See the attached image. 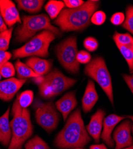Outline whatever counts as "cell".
I'll list each match as a JSON object with an SVG mask.
<instances>
[{
  "mask_svg": "<svg viewBox=\"0 0 133 149\" xmlns=\"http://www.w3.org/2000/svg\"><path fill=\"white\" fill-rule=\"evenodd\" d=\"M91 140L81 111L77 109L69 116L64 127L56 136L54 143L60 149H73L84 147Z\"/></svg>",
  "mask_w": 133,
  "mask_h": 149,
  "instance_id": "obj_1",
  "label": "cell"
},
{
  "mask_svg": "<svg viewBox=\"0 0 133 149\" xmlns=\"http://www.w3.org/2000/svg\"><path fill=\"white\" fill-rule=\"evenodd\" d=\"M99 5L100 1L91 0L78 8L64 9L53 23L64 32L82 31L89 25L91 17Z\"/></svg>",
  "mask_w": 133,
  "mask_h": 149,
  "instance_id": "obj_2",
  "label": "cell"
},
{
  "mask_svg": "<svg viewBox=\"0 0 133 149\" xmlns=\"http://www.w3.org/2000/svg\"><path fill=\"white\" fill-rule=\"evenodd\" d=\"M12 115L13 118L10 122L12 137L8 149H22L33 134L30 113L27 109L19 105L16 98L12 107Z\"/></svg>",
  "mask_w": 133,
  "mask_h": 149,
  "instance_id": "obj_3",
  "label": "cell"
},
{
  "mask_svg": "<svg viewBox=\"0 0 133 149\" xmlns=\"http://www.w3.org/2000/svg\"><path fill=\"white\" fill-rule=\"evenodd\" d=\"M39 86V93L45 99L54 97L74 85L76 80L65 77L57 69L44 76L33 78Z\"/></svg>",
  "mask_w": 133,
  "mask_h": 149,
  "instance_id": "obj_4",
  "label": "cell"
},
{
  "mask_svg": "<svg viewBox=\"0 0 133 149\" xmlns=\"http://www.w3.org/2000/svg\"><path fill=\"white\" fill-rule=\"evenodd\" d=\"M23 23L16 30V39L19 42L26 41L40 31H49L55 35L60 36L61 32L52 26L49 17L44 14L34 16H24Z\"/></svg>",
  "mask_w": 133,
  "mask_h": 149,
  "instance_id": "obj_5",
  "label": "cell"
},
{
  "mask_svg": "<svg viewBox=\"0 0 133 149\" xmlns=\"http://www.w3.org/2000/svg\"><path fill=\"white\" fill-rule=\"evenodd\" d=\"M55 39V35L49 31H43L22 47L13 52V58H22L29 56H40L49 55V47Z\"/></svg>",
  "mask_w": 133,
  "mask_h": 149,
  "instance_id": "obj_6",
  "label": "cell"
},
{
  "mask_svg": "<svg viewBox=\"0 0 133 149\" xmlns=\"http://www.w3.org/2000/svg\"><path fill=\"white\" fill-rule=\"evenodd\" d=\"M84 73L99 84L113 106L112 78L103 58L96 57L92 59L84 68Z\"/></svg>",
  "mask_w": 133,
  "mask_h": 149,
  "instance_id": "obj_7",
  "label": "cell"
},
{
  "mask_svg": "<svg viewBox=\"0 0 133 149\" xmlns=\"http://www.w3.org/2000/svg\"><path fill=\"white\" fill-rule=\"evenodd\" d=\"M56 52L59 61L66 70L72 73L79 72L80 63L76 58L78 50L76 36H70L59 44Z\"/></svg>",
  "mask_w": 133,
  "mask_h": 149,
  "instance_id": "obj_8",
  "label": "cell"
},
{
  "mask_svg": "<svg viewBox=\"0 0 133 149\" xmlns=\"http://www.w3.org/2000/svg\"><path fill=\"white\" fill-rule=\"evenodd\" d=\"M35 119L39 125L46 132L53 131L57 127L59 115L52 102L43 103L36 100L34 104Z\"/></svg>",
  "mask_w": 133,
  "mask_h": 149,
  "instance_id": "obj_9",
  "label": "cell"
},
{
  "mask_svg": "<svg viewBox=\"0 0 133 149\" xmlns=\"http://www.w3.org/2000/svg\"><path fill=\"white\" fill-rule=\"evenodd\" d=\"M132 123L129 120H125L116 128L113 134V140L115 142V149H122L133 144V139L131 132Z\"/></svg>",
  "mask_w": 133,
  "mask_h": 149,
  "instance_id": "obj_10",
  "label": "cell"
},
{
  "mask_svg": "<svg viewBox=\"0 0 133 149\" xmlns=\"http://www.w3.org/2000/svg\"><path fill=\"white\" fill-rule=\"evenodd\" d=\"M26 81L11 78L0 81V99L5 102L11 100Z\"/></svg>",
  "mask_w": 133,
  "mask_h": 149,
  "instance_id": "obj_11",
  "label": "cell"
},
{
  "mask_svg": "<svg viewBox=\"0 0 133 149\" xmlns=\"http://www.w3.org/2000/svg\"><path fill=\"white\" fill-rule=\"evenodd\" d=\"M0 13L6 25L9 27L18 22L22 23L16 7L10 0H0Z\"/></svg>",
  "mask_w": 133,
  "mask_h": 149,
  "instance_id": "obj_12",
  "label": "cell"
},
{
  "mask_svg": "<svg viewBox=\"0 0 133 149\" xmlns=\"http://www.w3.org/2000/svg\"><path fill=\"white\" fill-rule=\"evenodd\" d=\"M127 116H121L112 114L107 116L103 120V130L101 134V138L110 148L114 146V141L112 137V132L118 124Z\"/></svg>",
  "mask_w": 133,
  "mask_h": 149,
  "instance_id": "obj_13",
  "label": "cell"
},
{
  "mask_svg": "<svg viewBox=\"0 0 133 149\" xmlns=\"http://www.w3.org/2000/svg\"><path fill=\"white\" fill-rule=\"evenodd\" d=\"M105 115L106 112L103 110L98 109L92 116L89 123L87 126V130L89 135L92 136L96 143L100 141Z\"/></svg>",
  "mask_w": 133,
  "mask_h": 149,
  "instance_id": "obj_14",
  "label": "cell"
},
{
  "mask_svg": "<svg viewBox=\"0 0 133 149\" xmlns=\"http://www.w3.org/2000/svg\"><path fill=\"white\" fill-rule=\"evenodd\" d=\"M77 104V101L74 91L65 94L55 103L56 109L61 113L65 121L71 111L76 107Z\"/></svg>",
  "mask_w": 133,
  "mask_h": 149,
  "instance_id": "obj_15",
  "label": "cell"
},
{
  "mask_svg": "<svg viewBox=\"0 0 133 149\" xmlns=\"http://www.w3.org/2000/svg\"><path fill=\"white\" fill-rule=\"evenodd\" d=\"M99 100V95L96 93L94 82L89 79L82 98V109L84 112L88 113L90 111L96 102Z\"/></svg>",
  "mask_w": 133,
  "mask_h": 149,
  "instance_id": "obj_16",
  "label": "cell"
},
{
  "mask_svg": "<svg viewBox=\"0 0 133 149\" xmlns=\"http://www.w3.org/2000/svg\"><path fill=\"white\" fill-rule=\"evenodd\" d=\"M26 65L39 76H44L51 70L52 61L33 57L26 61Z\"/></svg>",
  "mask_w": 133,
  "mask_h": 149,
  "instance_id": "obj_17",
  "label": "cell"
},
{
  "mask_svg": "<svg viewBox=\"0 0 133 149\" xmlns=\"http://www.w3.org/2000/svg\"><path fill=\"white\" fill-rule=\"evenodd\" d=\"M10 107L0 117V143L5 146L10 144L12 137V131L8 119Z\"/></svg>",
  "mask_w": 133,
  "mask_h": 149,
  "instance_id": "obj_18",
  "label": "cell"
},
{
  "mask_svg": "<svg viewBox=\"0 0 133 149\" xmlns=\"http://www.w3.org/2000/svg\"><path fill=\"white\" fill-rule=\"evenodd\" d=\"M16 1L20 9L31 13H38L45 2L42 0H19Z\"/></svg>",
  "mask_w": 133,
  "mask_h": 149,
  "instance_id": "obj_19",
  "label": "cell"
},
{
  "mask_svg": "<svg viewBox=\"0 0 133 149\" xmlns=\"http://www.w3.org/2000/svg\"><path fill=\"white\" fill-rule=\"evenodd\" d=\"M15 69L17 72L18 77L20 79H26L29 78H34L40 77L26 64L23 63L20 60H18L15 63Z\"/></svg>",
  "mask_w": 133,
  "mask_h": 149,
  "instance_id": "obj_20",
  "label": "cell"
},
{
  "mask_svg": "<svg viewBox=\"0 0 133 149\" xmlns=\"http://www.w3.org/2000/svg\"><path fill=\"white\" fill-rule=\"evenodd\" d=\"M65 4L63 1L51 0L46 4L44 8L51 19H54L59 16Z\"/></svg>",
  "mask_w": 133,
  "mask_h": 149,
  "instance_id": "obj_21",
  "label": "cell"
},
{
  "mask_svg": "<svg viewBox=\"0 0 133 149\" xmlns=\"http://www.w3.org/2000/svg\"><path fill=\"white\" fill-rule=\"evenodd\" d=\"M119 52L127 61L130 72L133 71V46L116 45Z\"/></svg>",
  "mask_w": 133,
  "mask_h": 149,
  "instance_id": "obj_22",
  "label": "cell"
},
{
  "mask_svg": "<svg viewBox=\"0 0 133 149\" xmlns=\"http://www.w3.org/2000/svg\"><path fill=\"white\" fill-rule=\"evenodd\" d=\"M113 39L116 45L133 46V37L128 33H120L115 32Z\"/></svg>",
  "mask_w": 133,
  "mask_h": 149,
  "instance_id": "obj_23",
  "label": "cell"
},
{
  "mask_svg": "<svg viewBox=\"0 0 133 149\" xmlns=\"http://www.w3.org/2000/svg\"><path fill=\"white\" fill-rule=\"evenodd\" d=\"M25 149H50L48 144L39 136H35L25 145Z\"/></svg>",
  "mask_w": 133,
  "mask_h": 149,
  "instance_id": "obj_24",
  "label": "cell"
},
{
  "mask_svg": "<svg viewBox=\"0 0 133 149\" xmlns=\"http://www.w3.org/2000/svg\"><path fill=\"white\" fill-rule=\"evenodd\" d=\"M34 93L31 90H26L22 92L19 95H18L17 99L19 105L24 109L27 107L33 102Z\"/></svg>",
  "mask_w": 133,
  "mask_h": 149,
  "instance_id": "obj_25",
  "label": "cell"
},
{
  "mask_svg": "<svg viewBox=\"0 0 133 149\" xmlns=\"http://www.w3.org/2000/svg\"><path fill=\"white\" fill-rule=\"evenodd\" d=\"M13 28H11L5 31L0 32V51L8 49Z\"/></svg>",
  "mask_w": 133,
  "mask_h": 149,
  "instance_id": "obj_26",
  "label": "cell"
},
{
  "mask_svg": "<svg viewBox=\"0 0 133 149\" xmlns=\"http://www.w3.org/2000/svg\"><path fill=\"white\" fill-rule=\"evenodd\" d=\"M122 28L133 35V6L129 5L126 10V19L122 24Z\"/></svg>",
  "mask_w": 133,
  "mask_h": 149,
  "instance_id": "obj_27",
  "label": "cell"
},
{
  "mask_svg": "<svg viewBox=\"0 0 133 149\" xmlns=\"http://www.w3.org/2000/svg\"><path fill=\"white\" fill-rule=\"evenodd\" d=\"M16 73L15 68L11 63L8 61L0 69V74L2 77L5 78H12Z\"/></svg>",
  "mask_w": 133,
  "mask_h": 149,
  "instance_id": "obj_28",
  "label": "cell"
},
{
  "mask_svg": "<svg viewBox=\"0 0 133 149\" xmlns=\"http://www.w3.org/2000/svg\"><path fill=\"white\" fill-rule=\"evenodd\" d=\"M106 20V15L103 11H96L92 15L91 22L96 26L102 25Z\"/></svg>",
  "mask_w": 133,
  "mask_h": 149,
  "instance_id": "obj_29",
  "label": "cell"
},
{
  "mask_svg": "<svg viewBox=\"0 0 133 149\" xmlns=\"http://www.w3.org/2000/svg\"><path fill=\"white\" fill-rule=\"evenodd\" d=\"M83 45L87 50L91 52H95L99 47V42L94 37H88L83 41Z\"/></svg>",
  "mask_w": 133,
  "mask_h": 149,
  "instance_id": "obj_30",
  "label": "cell"
},
{
  "mask_svg": "<svg viewBox=\"0 0 133 149\" xmlns=\"http://www.w3.org/2000/svg\"><path fill=\"white\" fill-rule=\"evenodd\" d=\"M77 60L81 64H88L91 61V56L87 51L81 50L77 54Z\"/></svg>",
  "mask_w": 133,
  "mask_h": 149,
  "instance_id": "obj_31",
  "label": "cell"
},
{
  "mask_svg": "<svg viewBox=\"0 0 133 149\" xmlns=\"http://www.w3.org/2000/svg\"><path fill=\"white\" fill-rule=\"evenodd\" d=\"M125 19L124 14L122 12H118L113 14L110 19L111 23L115 26H119L124 23Z\"/></svg>",
  "mask_w": 133,
  "mask_h": 149,
  "instance_id": "obj_32",
  "label": "cell"
},
{
  "mask_svg": "<svg viewBox=\"0 0 133 149\" xmlns=\"http://www.w3.org/2000/svg\"><path fill=\"white\" fill-rule=\"evenodd\" d=\"M67 7L70 9H74L82 6L84 3L82 0H65L63 1Z\"/></svg>",
  "mask_w": 133,
  "mask_h": 149,
  "instance_id": "obj_33",
  "label": "cell"
},
{
  "mask_svg": "<svg viewBox=\"0 0 133 149\" xmlns=\"http://www.w3.org/2000/svg\"><path fill=\"white\" fill-rule=\"evenodd\" d=\"M12 54L6 51H0V69L11 57Z\"/></svg>",
  "mask_w": 133,
  "mask_h": 149,
  "instance_id": "obj_34",
  "label": "cell"
},
{
  "mask_svg": "<svg viewBox=\"0 0 133 149\" xmlns=\"http://www.w3.org/2000/svg\"><path fill=\"white\" fill-rule=\"evenodd\" d=\"M123 78L125 81L126 82L129 88L133 94V74L132 75H128V74H123Z\"/></svg>",
  "mask_w": 133,
  "mask_h": 149,
  "instance_id": "obj_35",
  "label": "cell"
},
{
  "mask_svg": "<svg viewBox=\"0 0 133 149\" xmlns=\"http://www.w3.org/2000/svg\"><path fill=\"white\" fill-rule=\"evenodd\" d=\"M7 30V27L5 23L1 13H0V32Z\"/></svg>",
  "mask_w": 133,
  "mask_h": 149,
  "instance_id": "obj_36",
  "label": "cell"
},
{
  "mask_svg": "<svg viewBox=\"0 0 133 149\" xmlns=\"http://www.w3.org/2000/svg\"><path fill=\"white\" fill-rule=\"evenodd\" d=\"M89 149H108L106 146L104 144H94L90 146Z\"/></svg>",
  "mask_w": 133,
  "mask_h": 149,
  "instance_id": "obj_37",
  "label": "cell"
},
{
  "mask_svg": "<svg viewBox=\"0 0 133 149\" xmlns=\"http://www.w3.org/2000/svg\"><path fill=\"white\" fill-rule=\"evenodd\" d=\"M127 118H129V119H131V120L132 121V122H133V116H127ZM132 134H133V125H132Z\"/></svg>",
  "mask_w": 133,
  "mask_h": 149,
  "instance_id": "obj_38",
  "label": "cell"
},
{
  "mask_svg": "<svg viewBox=\"0 0 133 149\" xmlns=\"http://www.w3.org/2000/svg\"><path fill=\"white\" fill-rule=\"evenodd\" d=\"M122 149H133V144L132 146H129V147L122 148Z\"/></svg>",
  "mask_w": 133,
  "mask_h": 149,
  "instance_id": "obj_39",
  "label": "cell"
},
{
  "mask_svg": "<svg viewBox=\"0 0 133 149\" xmlns=\"http://www.w3.org/2000/svg\"><path fill=\"white\" fill-rule=\"evenodd\" d=\"M73 149H83L82 148H73Z\"/></svg>",
  "mask_w": 133,
  "mask_h": 149,
  "instance_id": "obj_40",
  "label": "cell"
},
{
  "mask_svg": "<svg viewBox=\"0 0 133 149\" xmlns=\"http://www.w3.org/2000/svg\"><path fill=\"white\" fill-rule=\"evenodd\" d=\"M1 74H0V79H1Z\"/></svg>",
  "mask_w": 133,
  "mask_h": 149,
  "instance_id": "obj_41",
  "label": "cell"
},
{
  "mask_svg": "<svg viewBox=\"0 0 133 149\" xmlns=\"http://www.w3.org/2000/svg\"><path fill=\"white\" fill-rule=\"evenodd\" d=\"M131 73H133V71H132V72H131Z\"/></svg>",
  "mask_w": 133,
  "mask_h": 149,
  "instance_id": "obj_42",
  "label": "cell"
}]
</instances>
